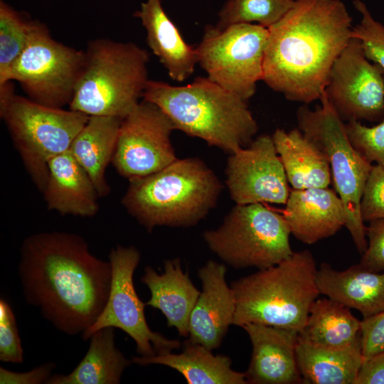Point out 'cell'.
Listing matches in <instances>:
<instances>
[{"instance_id":"cell-18","label":"cell","mask_w":384,"mask_h":384,"mask_svg":"<svg viewBox=\"0 0 384 384\" xmlns=\"http://www.w3.org/2000/svg\"><path fill=\"white\" fill-rule=\"evenodd\" d=\"M285 205L282 215L291 234L304 244L313 245L345 227L343 203L329 187L293 189Z\"/></svg>"},{"instance_id":"cell-6","label":"cell","mask_w":384,"mask_h":384,"mask_svg":"<svg viewBox=\"0 0 384 384\" xmlns=\"http://www.w3.org/2000/svg\"><path fill=\"white\" fill-rule=\"evenodd\" d=\"M149 60L148 52L132 42L89 41L69 109L90 117L123 119L142 100Z\"/></svg>"},{"instance_id":"cell-30","label":"cell","mask_w":384,"mask_h":384,"mask_svg":"<svg viewBox=\"0 0 384 384\" xmlns=\"http://www.w3.org/2000/svg\"><path fill=\"white\" fill-rule=\"evenodd\" d=\"M32 20L0 1V87L11 82L9 74L24 50Z\"/></svg>"},{"instance_id":"cell-29","label":"cell","mask_w":384,"mask_h":384,"mask_svg":"<svg viewBox=\"0 0 384 384\" xmlns=\"http://www.w3.org/2000/svg\"><path fill=\"white\" fill-rule=\"evenodd\" d=\"M294 0H228L218 13L215 26L224 29L238 23H252L269 28L294 6Z\"/></svg>"},{"instance_id":"cell-28","label":"cell","mask_w":384,"mask_h":384,"mask_svg":"<svg viewBox=\"0 0 384 384\" xmlns=\"http://www.w3.org/2000/svg\"><path fill=\"white\" fill-rule=\"evenodd\" d=\"M361 321L343 304L327 297L317 298L299 335L317 345L346 347L360 340Z\"/></svg>"},{"instance_id":"cell-9","label":"cell","mask_w":384,"mask_h":384,"mask_svg":"<svg viewBox=\"0 0 384 384\" xmlns=\"http://www.w3.org/2000/svg\"><path fill=\"white\" fill-rule=\"evenodd\" d=\"M284 218L262 203L236 204L215 229L203 234L209 249L235 269L274 266L293 254Z\"/></svg>"},{"instance_id":"cell-5","label":"cell","mask_w":384,"mask_h":384,"mask_svg":"<svg viewBox=\"0 0 384 384\" xmlns=\"http://www.w3.org/2000/svg\"><path fill=\"white\" fill-rule=\"evenodd\" d=\"M317 270L312 253L304 250L234 281L230 286L235 298L233 325L261 324L300 333L321 294Z\"/></svg>"},{"instance_id":"cell-2","label":"cell","mask_w":384,"mask_h":384,"mask_svg":"<svg viewBox=\"0 0 384 384\" xmlns=\"http://www.w3.org/2000/svg\"><path fill=\"white\" fill-rule=\"evenodd\" d=\"M353 27L341 0H294L268 28L262 81L290 101L320 100Z\"/></svg>"},{"instance_id":"cell-13","label":"cell","mask_w":384,"mask_h":384,"mask_svg":"<svg viewBox=\"0 0 384 384\" xmlns=\"http://www.w3.org/2000/svg\"><path fill=\"white\" fill-rule=\"evenodd\" d=\"M175 127L155 104L142 100L122 119L112 163L129 181L157 172L177 159L171 141Z\"/></svg>"},{"instance_id":"cell-38","label":"cell","mask_w":384,"mask_h":384,"mask_svg":"<svg viewBox=\"0 0 384 384\" xmlns=\"http://www.w3.org/2000/svg\"><path fill=\"white\" fill-rule=\"evenodd\" d=\"M353 384H384V351L363 358Z\"/></svg>"},{"instance_id":"cell-23","label":"cell","mask_w":384,"mask_h":384,"mask_svg":"<svg viewBox=\"0 0 384 384\" xmlns=\"http://www.w3.org/2000/svg\"><path fill=\"white\" fill-rule=\"evenodd\" d=\"M272 137L293 189L329 187L332 177L326 155L299 128H278Z\"/></svg>"},{"instance_id":"cell-26","label":"cell","mask_w":384,"mask_h":384,"mask_svg":"<svg viewBox=\"0 0 384 384\" xmlns=\"http://www.w3.org/2000/svg\"><path fill=\"white\" fill-rule=\"evenodd\" d=\"M122 120L112 116H90L69 149L89 175L100 198L110 193L106 169L112 160Z\"/></svg>"},{"instance_id":"cell-25","label":"cell","mask_w":384,"mask_h":384,"mask_svg":"<svg viewBox=\"0 0 384 384\" xmlns=\"http://www.w3.org/2000/svg\"><path fill=\"white\" fill-rule=\"evenodd\" d=\"M296 356L302 380L311 384H353L363 361L361 338L348 346L332 348L299 334Z\"/></svg>"},{"instance_id":"cell-11","label":"cell","mask_w":384,"mask_h":384,"mask_svg":"<svg viewBox=\"0 0 384 384\" xmlns=\"http://www.w3.org/2000/svg\"><path fill=\"white\" fill-rule=\"evenodd\" d=\"M268 28L238 23L224 29L207 25L196 47L198 63L207 77L247 101L262 80Z\"/></svg>"},{"instance_id":"cell-20","label":"cell","mask_w":384,"mask_h":384,"mask_svg":"<svg viewBox=\"0 0 384 384\" xmlns=\"http://www.w3.org/2000/svg\"><path fill=\"white\" fill-rule=\"evenodd\" d=\"M141 281L150 292L146 305L160 310L168 326L175 327L180 336H188L191 314L201 292L183 272L180 260H165L161 274L145 267Z\"/></svg>"},{"instance_id":"cell-32","label":"cell","mask_w":384,"mask_h":384,"mask_svg":"<svg viewBox=\"0 0 384 384\" xmlns=\"http://www.w3.org/2000/svg\"><path fill=\"white\" fill-rule=\"evenodd\" d=\"M345 129L353 146L368 161L384 166V119L373 127L352 120L345 123Z\"/></svg>"},{"instance_id":"cell-17","label":"cell","mask_w":384,"mask_h":384,"mask_svg":"<svg viewBox=\"0 0 384 384\" xmlns=\"http://www.w3.org/2000/svg\"><path fill=\"white\" fill-rule=\"evenodd\" d=\"M252 351L245 373L247 383L294 384L302 383L296 356L299 332L261 324H247Z\"/></svg>"},{"instance_id":"cell-35","label":"cell","mask_w":384,"mask_h":384,"mask_svg":"<svg viewBox=\"0 0 384 384\" xmlns=\"http://www.w3.org/2000/svg\"><path fill=\"white\" fill-rule=\"evenodd\" d=\"M366 238L367 247L358 264L369 271L384 272V220L369 222Z\"/></svg>"},{"instance_id":"cell-36","label":"cell","mask_w":384,"mask_h":384,"mask_svg":"<svg viewBox=\"0 0 384 384\" xmlns=\"http://www.w3.org/2000/svg\"><path fill=\"white\" fill-rule=\"evenodd\" d=\"M363 358L384 351V311L361 321Z\"/></svg>"},{"instance_id":"cell-19","label":"cell","mask_w":384,"mask_h":384,"mask_svg":"<svg viewBox=\"0 0 384 384\" xmlns=\"http://www.w3.org/2000/svg\"><path fill=\"white\" fill-rule=\"evenodd\" d=\"M42 193L48 209L63 215L92 218L99 210V194L87 173L69 150L49 162Z\"/></svg>"},{"instance_id":"cell-15","label":"cell","mask_w":384,"mask_h":384,"mask_svg":"<svg viewBox=\"0 0 384 384\" xmlns=\"http://www.w3.org/2000/svg\"><path fill=\"white\" fill-rule=\"evenodd\" d=\"M225 174L230 196L236 204H285L291 191L272 137L267 134L230 154Z\"/></svg>"},{"instance_id":"cell-37","label":"cell","mask_w":384,"mask_h":384,"mask_svg":"<svg viewBox=\"0 0 384 384\" xmlns=\"http://www.w3.org/2000/svg\"><path fill=\"white\" fill-rule=\"evenodd\" d=\"M55 363L48 362L23 373L14 372L0 367L1 384H41L46 383L52 375Z\"/></svg>"},{"instance_id":"cell-34","label":"cell","mask_w":384,"mask_h":384,"mask_svg":"<svg viewBox=\"0 0 384 384\" xmlns=\"http://www.w3.org/2000/svg\"><path fill=\"white\" fill-rule=\"evenodd\" d=\"M362 220H384V166H372L366 181L360 204Z\"/></svg>"},{"instance_id":"cell-1","label":"cell","mask_w":384,"mask_h":384,"mask_svg":"<svg viewBox=\"0 0 384 384\" xmlns=\"http://www.w3.org/2000/svg\"><path fill=\"white\" fill-rule=\"evenodd\" d=\"M18 274L25 301L58 330L82 334L99 317L112 282L108 261L92 255L80 235L32 234L20 247Z\"/></svg>"},{"instance_id":"cell-12","label":"cell","mask_w":384,"mask_h":384,"mask_svg":"<svg viewBox=\"0 0 384 384\" xmlns=\"http://www.w3.org/2000/svg\"><path fill=\"white\" fill-rule=\"evenodd\" d=\"M112 268V282L106 304L95 323L81 335L87 341L91 335L105 327L124 331L136 343L137 353L144 357L172 352L181 346L178 340L168 339L151 330L146 322V306L137 294L134 273L141 255L134 246L117 245L108 255Z\"/></svg>"},{"instance_id":"cell-7","label":"cell","mask_w":384,"mask_h":384,"mask_svg":"<svg viewBox=\"0 0 384 384\" xmlns=\"http://www.w3.org/2000/svg\"><path fill=\"white\" fill-rule=\"evenodd\" d=\"M0 117L26 171L41 192L47 182L49 162L69 150L90 117L18 95L12 82L0 87Z\"/></svg>"},{"instance_id":"cell-14","label":"cell","mask_w":384,"mask_h":384,"mask_svg":"<svg viewBox=\"0 0 384 384\" xmlns=\"http://www.w3.org/2000/svg\"><path fill=\"white\" fill-rule=\"evenodd\" d=\"M325 95L343 122L384 119V73L353 37L336 60Z\"/></svg>"},{"instance_id":"cell-21","label":"cell","mask_w":384,"mask_h":384,"mask_svg":"<svg viewBox=\"0 0 384 384\" xmlns=\"http://www.w3.org/2000/svg\"><path fill=\"white\" fill-rule=\"evenodd\" d=\"M146 33V42L171 79L183 82L198 63L196 48L188 45L166 14L161 0H146L134 13Z\"/></svg>"},{"instance_id":"cell-24","label":"cell","mask_w":384,"mask_h":384,"mask_svg":"<svg viewBox=\"0 0 384 384\" xmlns=\"http://www.w3.org/2000/svg\"><path fill=\"white\" fill-rule=\"evenodd\" d=\"M132 363L139 366L159 364L181 373L188 384H245V373L234 370L232 360L225 355H214L205 346L185 341L180 353L172 352L150 357L135 356Z\"/></svg>"},{"instance_id":"cell-22","label":"cell","mask_w":384,"mask_h":384,"mask_svg":"<svg viewBox=\"0 0 384 384\" xmlns=\"http://www.w3.org/2000/svg\"><path fill=\"white\" fill-rule=\"evenodd\" d=\"M316 280L321 294L358 311L363 318L384 311V272L369 271L359 264L340 271L322 262Z\"/></svg>"},{"instance_id":"cell-10","label":"cell","mask_w":384,"mask_h":384,"mask_svg":"<svg viewBox=\"0 0 384 384\" xmlns=\"http://www.w3.org/2000/svg\"><path fill=\"white\" fill-rule=\"evenodd\" d=\"M84 63L85 50L57 41L45 24L32 20L26 46L9 80L18 82L34 102L63 108L72 100Z\"/></svg>"},{"instance_id":"cell-27","label":"cell","mask_w":384,"mask_h":384,"mask_svg":"<svg viewBox=\"0 0 384 384\" xmlns=\"http://www.w3.org/2000/svg\"><path fill=\"white\" fill-rule=\"evenodd\" d=\"M114 328L105 327L89 338L88 350L67 375L52 374L46 384H118L132 363L115 346Z\"/></svg>"},{"instance_id":"cell-33","label":"cell","mask_w":384,"mask_h":384,"mask_svg":"<svg viewBox=\"0 0 384 384\" xmlns=\"http://www.w3.org/2000/svg\"><path fill=\"white\" fill-rule=\"evenodd\" d=\"M0 361L22 363L23 351L15 314L10 304L0 299Z\"/></svg>"},{"instance_id":"cell-8","label":"cell","mask_w":384,"mask_h":384,"mask_svg":"<svg viewBox=\"0 0 384 384\" xmlns=\"http://www.w3.org/2000/svg\"><path fill=\"white\" fill-rule=\"evenodd\" d=\"M319 100L321 105L314 110L305 104L297 109L298 128L326 155L335 191L346 209L345 227L362 254L367 247V238L360 204L373 165L351 144L344 122L331 107L325 92Z\"/></svg>"},{"instance_id":"cell-16","label":"cell","mask_w":384,"mask_h":384,"mask_svg":"<svg viewBox=\"0 0 384 384\" xmlns=\"http://www.w3.org/2000/svg\"><path fill=\"white\" fill-rule=\"evenodd\" d=\"M224 263L208 260L198 271L202 291L189 320L188 341L213 350L220 347L233 324L235 298L226 282Z\"/></svg>"},{"instance_id":"cell-31","label":"cell","mask_w":384,"mask_h":384,"mask_svg":"<svg viewBox=\"0 0 384 384\" xmlns=\"http://www.w3.org/2000/svg\"><path fill=\"white\" fill-rule=\"evenodd\" d=\"M353 4L361 18L353 27L352 36L360 41L367 58L379 65L384 73V25L373 18L362 0H353Z\"/></svg>"},{"instance_id":"cell-3","label":"cell","mask_w":384,"mask_h":384,"mask_svg":"<svg viewBox=\"0 0 384 384\" xmlns=\"http://www.w3.org/2000/svg\"><path fill=\"white\" fill-rule=\"evenodd\" d=\"M142 100L161 108L176 129L229 154L248 146L258 131L247 101L208 77L180 86L149 80Z\"/></svg>"},{"instance_id":"cell-4","label":"cell","mask_w":384,"mask_h":384,"mask_svg":"<svg viewBox=\"0 0 384 384\" xmlns=\"http://www.w3.org/2000/svg\"><path fill=\"white\" fill-rule=\"evenodd\" d=\"M222 188L203 160L177 159L157 172L130 181L122 204L149 232L159 226L188 228L215 208Z\"/></svg>"}]
</instances>
